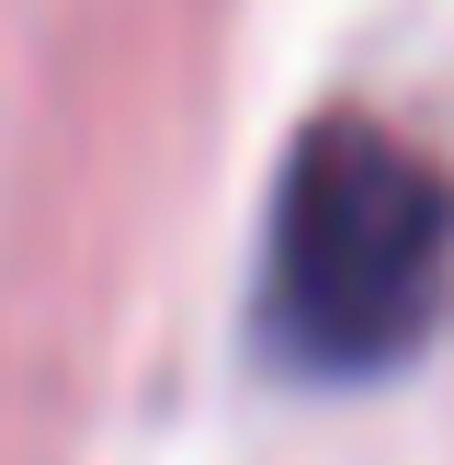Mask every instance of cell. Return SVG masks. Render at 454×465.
Returning <instances> with one entry per match:
<instances>
[{"instance_id":"cell-1","label":"cell","mask_w":454,"mask_h":465,"mask_svg":"<svg viewBox=\"0 0 454 465\" xmlns=\"http://www.w3.org/2000/svg\"><path fill=\"white\" fill-rule=\"evenodd\" d=\"M454 295V171L409 136L330 114L295 136L262 239V352L284 375H398Z\"/></svg>"}]
</instances>
